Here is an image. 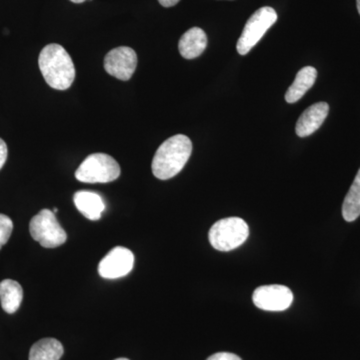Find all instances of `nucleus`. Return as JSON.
<instances>
[{
    "label": "nucleus",
    "mask_w": 360,
    "mask_h": 360,
    "mask_svg": "<svg viewBox=\"0 0 360 360\" xmlns=\"http://www.w3.org/2000/svg\"><path fill=\"white\" fill-rule=\"evenodd\" d=\"M193 153V142L184 134L168 139L156 150L153 158V175L156 179L167 180L179 174L186 167Z\"/></svg>",
    "instance_id": "f257e3e1"
},
{
    "label": "nucleus",
    "mask_w": 360,
    "mask_h": 360,
    "mask_svg": "<svg viewBox=\"0 0 360 360\" xmlns=\"http://www.w3.org/2000/svg\"><path fill=\"white\" fill-rule=\"evenodd\" d=\"M39 65L45 82L52 89H68L75 82V65L61 45H46L40 52Z\"/></svg>",
    "instance_id": "f03ea898"
},
{
    "label": "nucleus",
    "mask_w": 360,
    "mask_h": 360,
    "mask_svg": "<svg viewBox=\"0 0 360 360\" xmlns=\"http://www.w3.org/2000/svg\"><path fill=\"white\" fill-rule=\"evenodd\" d=\"M250 236V227L239 217H229L215 222L208 233L210 245L219 251L236 250Z\"/></svg>",
    "instance_id": "7ed1b4c3"
},
{
    "label": "nucleus",
    "mask_w": 360,
    "mask_h": 360,
    "mask_svg": "<svg viewBox=\"0 0 360 360\" xmlns=\"http://www.w3.org/2000/svg\"><path fill=\"white\" fill-rule=\"evenodd\" d=\"M120 165L112 156L94 153L87 156L75 172L78 181L85 184H108L120 177Z\"/></svg>",
    "instance_id": "20e7f679"
},
{
    "label": "nucleus",
    "mask_w": 360,
    "mask_h": 360,
    "mask_svg": "<svg viewBox=\"0 0 360 360\" xmlns=\"http://www.w3.org/2000/svg\"><path fill=\"white\" fill-rule=\"evenodd\" d=\"M32 238L45 248H56L65 243L68 234L59 224L56 214L49 210H42L32 217L30 224Z\"/></svg>",
    "instance_id": "39448f33"
},
{
    "label": "nucleus",
    "mask_w": 360,
    "mask_h": 360,
    "mask_svg": "<svg viewBox=\"0 0 360 360\" xmlns=\"http://www.w3.org/2000/svg\"><path fill=\"white\" fill-rule=\"evenodd\" d=\"M277 20V13L272 7L264 6L258 9L248 20L239 37L236 49L240 56H245L259 42L267 30Z\"/></svg>",
    "instance_id": "423d86ee"
},
{
    "label": "nucleus",
    "mask_w": 360,
    "mask_h": 360,
    "mask_svg": "<svg viewBox=\"0 0 360 360\" xmlns=\"http://www.w3.org/2000/svg\"><path fill=\"white\" fill-rule=\"evenodd\" d=\"M255 307L266 311H283L290 309L293 302L292 291L284 285L259 286L252 295Z\"/></svg>",
    "instance_id": "0eeeda50"
},
{
    "label": "nucleus",
    "mask_w": 360,
    "mask_h": 360,
    "mask_svg": "<svg viewBox=\"0 0 360 360\" xmlns=\"http://www.w3.org/2000/svg\"><path fill=\"white\" fill-rule=\"evenodd\" d=\"M134 266V255L129 248L116 246L98 264L99 276L105 279H116L127 276Z\"/></svg>",
    "instance_id": "6e6552de"
},
{
    "label": "nucleus",
    "mask_w": 360,
    "mask_h": 360,
    "mask_svg": "<svg viewBox=\"0 0 360 360\" xmlns=\"http://www.w3.org/2000/svg\"><path fill=\"white\" fill-rule=\"evenodd\" d=\"M137 66L136 52L127 46H120L108 52L104 68L111 77L127 82L134 75Z\"/></svg>",
    "instance_id": "1a4fd4ad"
},
{
    "label": "nucleus",
    "mask_w": 360,
    "mask_h": 360,
    "mask_svg": "<svg viewBox=\"0 0 360 360\" xmlns=\"http://www.w3.org/2000/svg\"><path fill=\"white\" fill-rule=\"evenodd\" d=\"M329 105L326 103H317L303 111L296 123L295 132L300 137H307L317 131L328 117Z\"/></svg>",
    "instance_id": "9d476101"
},
{
    "label": "nucleus",
    "mask_w": 360,
    "mask_h": 360,
    "mask_svg": "<svg viewBox=\"0 0 360 360\" xmlns=\"http://www.w3.org/2000/svg\"><path fill=\"white\" fill-rule=\"evenodd\" d=\"M73 201L78 212L89 220H98L105 210V203L98 193L94 191H80L73 196Z\"/></svg>",
    "instance_id": "9b49d317"
},
{
    "label": "nucleus",
    "mask_w": 360,
    "mask_h": 360,
    "mask_svg": "<svg viewBox=\"0 0 360 360\" xmlns=\"http://www.w3.org/2000/svg\"><path fill=\"white\" fill-rule=\"evenodd\" d=\"M207 46L206 33L200 27L187 30L179 40V49L182 58L194 59L200 56Z\"/></svg>",
    "instance_id": "f8f14e48"
},
{
    "label": "nucleus",
    "mask_w": 360,
    "mask_h": 360,
    "mask_svg": "<svg viewBox=\"0 0 360 360\" xmlns=\"http://www.w3.org/2000/svg\"><path fill=\"white\" fill-rule=\"evenodd\" d=\"M316 77L317 70L312 66L302 68L296 75L295 82L286 91L285 101L288 103H297L314 86Z\"/></svg>",
    "instance_id": "ddd939ff"
},
{
    "label": "nucleus",
    "mask_w": 360,
    "mask_h": 360,
    "mask_svg": "<svg viewBox=\"0 0 360 360\" xmlns=\"http://www.w3.org/2000/svg\"><path fill=\"white\" fill-rule=\"evenodd\" d=\"M23 300V290L18 281L4 279L0 283V302L7 314H13L20 309Z\"/></svg>",
    "instance_id": "4468645a"
},
{
    "label": "nucleus",
    "mask_w": 360,
    "mask_h": 360,
    "mask_svg": "<svg viewBox=\"0 0 360 360\" xmlns=\"http://www.w3.org/2000/svg\"><path fill=\"white\" fill-rule=\"evenodd\" d=\"M65 349L60 341L56 338H44L32 345L30 360H59Z\"/></svg>",
    "instance_id": "2eb2a0df"
},
{
    "label": "nucleus",
    "mask_w": 360,
    "mask_h": 360,
    "mask_svg": "<svg viewBox=\"0 0 360 360\" xmlns=\"http://www.w3.org/2000/svg\"><path fill=\"white\" fill-rule=\"evenodd\" d=\"M342 217L347 222L354 221L360 217V168L343 201Z\"/></svg>",
    "instance_id": "dca6fc26"
},
{
    "label": "nucleus",
    "mask_w": 360,
    "mask_h": 360,
    "mask_svg": "<svg viewBox=\"0 0 360 360\" xmlns=\"http://www.w3.org/2000/svg\"><path fill=\"white\" fill-rule=\"evenodd\" d=\"M13 231V220L7 215L0 214V250L6 245Z\"/></svg>",
    "instance_id": "f3484780"
},
{
    "label": "nucleus",
    "mask_w": 360,
    "mask_h": 360,
    "mask_svg": "<svg viewBox=\"0 0 360 360\" xmlns=\"http://www.w3.org/2000/svg\"><path fill=\"white\" fill-rule=\"evenodd\" d=\"M206 360H243L238 355L231 352H217L208 357Z\"/></svg>",
    "instance_id": "a211bd4d"
},
{
    "label": "nucleus",
    "mask_w": 360,
    "mask_h": 360,
    "mask_svg": "<svg viewBox=\"0 0 360 360\" xmlns=\"http://www.w3.org/2000/svg\"><path fill=\"white\" fill-rule=\"evenodd\" d=\"M7 155H8V151H7L6 143L0 139V169L4 167V163L6 162Z\"/></svg>",
    "instance_id": "6ab92c4d"
},
{
    "label": "nucleus",
    "mask_w": 360,
    "mask_h": 360,
    "mask_svg": "<svg viewBox=\"0 0 360 360\" xmlns=\"http://www.w3.org/2000/svg\"><path fill=\"white\" fill-rule=\"evenodd\" d=\"M180 0H158V2L163 7H172L176 6L177 4Z\"/></svg>",
    "instance_id": "aec40b11"
},
{
    "label": "nucleus",
    "mask_w": 360,
    "mask_h": 360,
    "mask_svg": "<svg viewBox=\"0 0 360 360\" xmlns=\"http://www.w3.org/2000/svg\"><path fill=\"white\" fill-rule=\"evenodd\" d=\"M70 1L73 2V4H82L85 0H70Z\"/></svg>",
    "instance_id": "412c9836"
},
{
    "label": "nucleus",
    "mask_w": 360,
    "mask_h": 360,
    "mask_svg": "<svg viewBox=\"0 0 360 360\" xmlns=\"http://www.w3.org/2000/svg\"><path fill=\"white\" fill-rule=\"evenodd\" d=\"M356 7H357V11H359V13L360 15V0H356Z\"/></svg>",
    "instance_id": "4be33fe9"
},
{
    "label": "nucleus",
    "mask_w": 360,
    "mask_h": 360,
    "mask_svg": "<svg viewBox=\"0 0 360 360\" xmlns=\"http://www.w3.org/2000/svg\"><path fill=\"white\" fill-rule=\"evenodd\" d=\"M58 212V208H54V210H53V212H54V213H56V212Z\"/></svg>",
    "instance_id": "5701e85b"
},
{
    "label": "nucleus",
    "mask_w": 360,
    "mask_h": 360,
    "mask_svg": "<svg viewBox=\"0 0 360 360\" xmlns=\"http://www.w3.org/2000/svg\"><path fill=\"white\" fill-rule=\"evenodd\" d=\"M115 360H129V359H115Z\"/></svg>",
    "instance_id": "b1692460"
}]
</instances>
